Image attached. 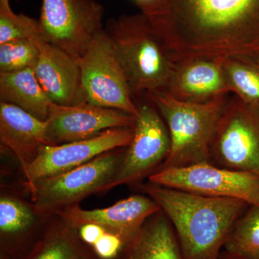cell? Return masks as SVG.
Returning a JSON list of instances; mask_svg holds the SVG:
<instances>
[{
	"instance_id": "obj_1",
	"label": "cell",
	"mask_w": 259,
	"mask_h": 259,
	"mask_svg": "<svg viewBox=\"0 0 259 259\" xmlns=\"http://www.w3.org/2000/svg\"><path fill=\"white\" fill-rule=\"evenodd\" d=\"M141 13L175 58L216 54L259 61V0H155Z\"/></svg>"
},
{
	"instance_id": "obj_2",
	"label": "cell",
	"mask_w": 259,
	"mask_h": 259,
	"mask_svg": "<svg viewBox=\"0 0 259 259\" xmlns=\"http://www.w3.org/2000/svg\"><path fill=\"white\" fill-rule=\"evenodd\" d=\"M142 189L169 220L185 259H220L232 228L250 206L151 182Z\"/></svg>"
},
{
	"instance_id": "obj_3",
	"label": "cell",
	"mask_w": 259,
	"mask_h": 259,
	"mask_svg": "<svg viewBox=\"0 0 259 259\" xmlns=\"http://www.w3.org/2000/svg\"><path fill=\"white\" fill-rule=\"evenodd\" d=\"M105 31L134 98L164 92L175 66L167 49L144 13L110 19Z\"/></svg>"
},
{
	"instance_id": "obj_4",
	"label": "cell",
	"mask_w": 259,
	"mask_h": 259,
	"mask_svg": "<svg viewBox=\"0 0 259 259\" xmlns=\"http://www.w3.org/2000/svg\"><path fill=\"white\" fill-rule=\"evenodd\" d=\"M146 96L161 114L171 139L168 157L158 170L209 162L213 138L229 95L202 104L180 101L165 92Z\"/></svg>"
},
{
	"instance_id": "obj_5",
	"label": "cell",
	"mask_w": 259,
	"mask_h": 259,
	"mask_svg": "<svg viewBox=\"0 0 259 259\" xmlns=\"http://www.w3.org/2000/svg\"><path fill=\"white\" fill-rule=\"evenodd\" d=\"M125 148L111 150L70 171L24 185L37 214L50 218L92 194L102 193L117 175Z\"/></svg>"
},
{
	"instance_id": "obj_6",
	"label": "cell",
	"mask_w": 259,
	"mask_h": 259,
	"mask_svg": "<svg viewBox=\"0 0 259 259\" xmlns=\"http://www.w3.org/2000/svg\"><path fill=\"white\" fill-rule=\"evenodd\" d=\"M104 11L97 0H42L40 37L78 61L105 29Z\"/></svg>"
},
{
	"instance_id": "obj_7",
	"label": "cell",
	"mask_w": 259,
	"mask_h": 259,
	"mask_svg": "<svg viewBox=\"0 0 259 259\" xmlns=\"http://www.w3.org/2000/svg\"><path fill=\"white\" fill-rule=\"evenodd\" d=\"M209 163L259 177V109L229 97L213 138Z\"/></svg>"
},
{
	"instance_id": "obj_8",
	"label": "cell",
	"mask_w": 259,
	"mask_h": 259,
	"mask_svg": "<svg viewBox=\"0 0 259 259\" xmlns=\"http://www.w3.org/2000/svg\"><path fill=\"white\" fill-rule=\"evenodd\" d=\"M137 107L132 141L125 148L117 175L102 193L118 186L141 183L157 171L168 157L171 139L161 114L151 102Z\"/></svg>"
},
{
	"instance_id": "obj_9",
	"label": "cell",
	"mask_w": 259,
	"mask_h": 259,
	"mask_svg": "<svg viewBox=\"0 0 259 259\" xmlns=\"http://www.w3.org/2000/svg\"><path fill=\"white\" fill-rule=\"evenodd\" d=\"M84 102L136 116L137 105L105 29L78 60Z\"/></svg>"
},
{
	"instance_id": "obj_10",
	"label": "cell",
	"mask_w": 259,
	"mask_h": 259,
	"mask_svg": "<svg viewBox=\"0 0 259 259\" xmlns=\"http://www.w3.org/2000/svg\"><path fill=\"white\" fill-rule=\"evenodd\" d=\"M149 182L208 197L240 199L259 207V177L209 162L158 170Z\"/></svg>"
},
{
	"instance_id": "obj_11",
	"label": "cell",
	"mask_w": 259,
	"mask_h": 259,
	"mask_svg": "<svg viewBox=\"0 0 259 259\" xmlns=\"http://www.w3.org/2000/svg\"><path fill=\"white\" fill-rule=\"evenodd\" d=\"M133 136L134 127H116L82 141L42 146L37 157L23 171V185L70 171L111 150L127 147Z\"/></svg>"
},
{
	"instance_id": "obj_12",
	"label": "cell",
	"mask_w": 259,
	"mask_h": 259,
	"mask_svg": "<svg viewBox=\"0 0 259 259\" xmlns=\"http://www.w3.org/2000/svg\"><path fill=\"white\" fill-rule=\"evenodd\" d=\"M46 143L56 146L90 139L107 130L134 127L136 116L88 102L64 106L51 104Z\"/></svg>"
},
{
	"instance_id": "obj_13",
	"label": "cell",
	"mask_w": 259,
	"mask_h": 259,
	"mask_svg": "<svg viewBox=\"0 0 259 259\" xmlns=\"http://www.w3.org/2000/svg\"><path fill=\"white\" fill-rule=\"evenodd\" d=\"M226 57L194 54L176 58L165 93L180 101L194 104L229 95L224 68Z\"/></svg>"
},
{
	"instance_id": "obj_14",
	"label": "cell",
	"mask_w": 259,
	"mask_h": 259,
	"mask_svg": "<svg viewBox=\"0 0 259 259\" xmlns=\"http://www.w3.org/2000/svg\"><path fill=\"white\" fill-rule=\"evenodd\" d=\"M161 209L149 196L135 194L106 208L88 210L76 204L58 211L56 215L76 229L88 223L99 225L120 237L127 244L148 218Z\"/></svg>"
},
{
	"instance_id": "obj_15",
	"label": "cell",
	"mask_w": 259,
	"mask_h": 259,
	"mask_svg": "<svg viewBox=\"0 0 259 259\" xmlns=\"http://www.w3.org/2000/svg\"><path fill=\"white\" fill-rule=\"evenodd\" d=\"M50 218L37 214L30 201L2 190L0 259L25 258L40 239Z\"/></svg>"
},
{
	"instance_id": "obj_16",
	"label": "cell",
	"mask_w": 259,
	"mask_h": 259,
	"mask_svg": "<svg viewBox=\"0 0 259 259\" xmlns=\"http://www.w3.org/2000/svg\"><path fill=\"white\" fill-rule=\"evenodd\" d=\"M35 40L40 54L34 71L53 103L70 106L84 102L78 61L40 37Z\"/></svg>"
},
{
	"instance_id": "obj_17",
	"label": "cell",
	"mask_w": 259,
	"mask_h": 259,
	"mask_svg": "<svg viewBox=\"0 0 259 259\" xmlns=\"http://www.w3.org/2000/svg\"><path fill=\"white\" fill-rule=\"evenodd\" d=\"M47 121L10 104L0 102V141L16 157L23 171L46 143Z\"/></svg>"
},
{
	"instance_id": "obj_18",
	"label": "cell",
	"mask_w": 259,
	"mask_h": 259,
	"mask_svg": "<svg viewBox=\"0 0 259 259\" xmlns=\"http://www.w3.org/2000/svg\"><path fill=\"white\" fill-rule=\"evenodd\" d=\"M116 259H185L173 226L163 211L148 218Z\"/></svg>"
},
{
	"instance_id": "obj_19",
	"label": "cell",
	"mask_w": 259,
	"mask_h": 259,
	"mask_svg": "<svg viewBox=\"0 0 259 259\" xmlns=\"http://www.w3.org/2000/svg\"><path fill=\"white\" fill-rule=\"evenodd\" d=\"M24 259L100 258L80 238L77 229L55 214L49 220L40 239Z\"/></svg>"
},
{
	"instance_id": "obj_20",
	"label": "cell",
	"mask_w": 259,
	"mask_h": 259,
	"mask_svg": "<svg viewBox=\"0 0 259 259\" xmlns=\"http://www.w3.org/2000/svg\"><path fill=\"white\" fill-rule=\"evenodd\" d=\"M0 102L20 107L44 121L53 103L31 69L0 73Z\"/></svg>"
},
{
	"instance_id": "obj_21",
	"label": "cell",
	"mask_w": 259,
	"mask_h": 259,
	"mask_svg": "<svg viewBox=\"0 0 259 259\" xmlns=\"http://www.w3.org/2000/svg\"><path fill=\"white\" fill-rule=\"evenodd\" d=\"M224 68L231 93L247 106L259 109L258 61L241 56H227Z\"/></svg>"
},
{
	"instance_id": "obj_22",
	"label": "cell",
	"mask_w": 259,
	"mask_h": 259,
	"mask_svg": "<svg viewBox=\"0 0 259 259\" xmlns=\"http://www.w3.org/2000/svg\"><path fill=\"white\" fill-rule=\"evenodd\" d=\"M223 248L231 254L259 259L258 206L250 205L237 220Z\"/></svg>"
},
{
	"instance_id": "obj_23",
	"label": "cell",
	"mask_w": 259,
	"mask_h": 259,
	"mask_svg": "<svg viewBox=\"0 0 259 259\" xmlns=\"http://www.w3.org/2000/svg\"><path fill=\"white\" fill-rule=\"evenodd\" d=\"M36 38L20 39L0 44V73L35 69L40 54Z\"/></svg>"
},
{
	"instance_id": "obj_24",
	"label": "cell",
	"mask_w": 259,
	"mask_h": 259,
	"mask_svg": "<svg viewBox=\"0 0 259 259\" xmlns=\"http://www.w3.org/2000/svg\"><path fill=\"white\" fill-rule=\"evenodd\" d=\"M38 37H40L38 20L17 14L12 9L10 0H0V44Z\"/></svg>"
},
{
	"instance_id": "obj_25",
	"label": "cell",
	"mask_w": 259,
	"mask_h": 259,
	"mask_svg": "<svg viewBox=\"0 0 259 259\" xmlns=\"http://www.w3.org/2000/svg\"><path fill=\"white\" fill-rule=\"evenodd\" d=\"M125 245L120 237L105 232L92 248L100 259H116Z\"/></svg>"
},
{
	"instance_id": "obj_26",
	"label": "cell",
	"mask_w": 259,
	"mask_h": 259,
	"mask_svg": "<svg viewBox=\"0 0 259 259\" xmlns=\"http://www.w3.org/2000/svg\"><path fill=\"white\" fill-rule=\"evenodd\" d=\"M77 230L80 238L91 247L107 232L102 227L94 223L83 225Z\"/></svg>"
},
{
	"instance_id": "obj_27",
	"label": "cell",
	"mask_w": 259,
	"mask_h": 259,
	"mask_svg": "<svg viewBox=\"0 0 259 259\" xmlns=\"http://www.w3.org/2000/svg\"><path fill=\"white\" fill-rule=\"evenodd\" d=\"M133 1L134 2L135 4L137 5L140 10L142 11L145 8H147L150 5L152 4L155 0H133Z\"/></svg>"
},
{
	"instance_id": "obj_28",
	"label": "cell",
	"mask_w": 259,
	"mask_h": 259,
	"mask_svg": "<svg viewBox=\"0 0 259 259\" xmlns=\"http://www.w3.org/2000/svg\"><path fill=\"white\" fill-rule=\"evenodd\" d=\"M220 259H247L243 258V257L238 256V255L231 254V253H228L226 250H223L221 252V256Z\"/></svg>"
},
{
	"instance_id": "obj_29",
	"label": "cell",
	"mask_w": 259,
	"mask_h": 259,
	"mask_svg": "<svg viewBox=\"0 0 259 259\" xmlns=\"http://www.w3.org/2000/svg\"><path fill=\"white\" fill-rule=\"evenodd\" d=\"M258 64H259V61H258Z\"/></svg>"
}]
</instances>
